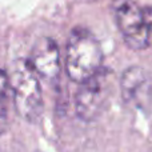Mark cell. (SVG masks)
Returning a JSON list of instances; mask_svg holds the SVG:
<instances>
[{
  "label": "cell",
  "instance_id": "7a4b0ae2",
  "mask_svg": "<svg viewBox=\"0 0 152 152\" xmlns=\"http://www.w3.org/2000/svg\"><path fill=\"white\" fill-rule=\"evenodd\" d=\"M8 76L16 112L28 123H36L44 108L37 74L28 60H20Z\"/></svg>",
  "mask_w": 152,
  "mask_h": 152
},
{
  "label": "cell",
  "instance_id": "3957f363",
  "mask_svg": "<svg viewBox=\"0 0 152 152\" xmlns=\"http://www.w3.org/2000/svg\"><path fill=\"white\" fill-rule=\"evenodd\" d=\"M112 12L126 44L142 51L152 44V32L145 11L131 0H113Z\"/></svg>",
  "mask_w": 152,
  "mask_h": 152
},
{
  "label": "cell",
  "instance_id": "5b68a950",
  "mask_svg": "<svg viewBox=\"0 0 152 152\" xmlns=\"http://www.w3.org/2000/svg\"><path fill=\"white\" fill-rule=\"evenodd\" d=\"M123 102L136 110H148L152 104V77L139 66L128 67L120 77Z\"/></svg>",
  "mask_w": 152,
  "mask_h": 152
},
{
  "label": "cell",
  "instance_id": "277c9868",
  "mask_svg": "<svg viewBox=\"0 0 152 152\" xmlns=\"http://www.w3.org/2000/svg\"><path fill=\"white\" fill-rule=\"evenodd\" d=\"M113 74L102 67L94 76L80 83L75 97L76 115L83 121H92L103 112L112 92Z\"/></svg>",
  "mask_w": 152,
  "mask_h": 152
},
{
  "label": "cell",
  "instance_id": "52a82bcc",
  "mask_svg": "<svg viewBox=\"0 0 152 152\" xmlns=\"http://www.w3.org/2000/svg\"><path fill=\"white\" fill-rule=\"evenodd\" d=\"M10 89V76L5 71L0 69V131L7 120V97Z\"/></svg>",
  "mask_w": 152,
  "mask_h": 152
},
{
  "label": "cell",
  "instance_id": "6da1fadb",
  "mask_svg": "<svg viewBox=\"0 0 152 152\" xmlns=\"http://www.w3.org/2000/svg\"><path fill=\"white\" fill-rule=\"evenodd\" d=\"M103 64V51L97 39L86 28L72 29L66 48V72L75 83H83Z\"/></svg>",
  "mask_w": 152,
  "mask_h": 152
},
{
  "label": "cell",
  "instance_id": "8992f818",
  "mask_svg": "<svg viewBox=\"0 0 152 152\" xmlns=\"http://www.w3.org/2000/svg\"><path fill=\"white\" fill-rule=\"evenodd\" d=\"M28 63L37 76L45 80H55L60 72V50L51 37H40L34 44Z\"/></svg>",
  "mask_w": 152,
  "mask_h": 152
}]
</instances>
